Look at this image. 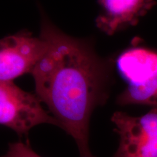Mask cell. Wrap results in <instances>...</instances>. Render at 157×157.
Masks as SVG:
<instances>
[{
	"instance_id": "6",
	"label": "cell",
	"mask_w": 157,
	"mask_h": 157,
	"mask_svg": "<svg viewBox=\"0 0 157 157\" xmlns=\"http://www.w3.org/2000/svg\"><path fill=\"white\" fill-rule=\"evenodd\" d=\"M101 13L96 26L111 36L128 27L135 26L156 5V0H98Z\"/></svg>"
},
{
	"instance_id": "3",
	"label": "cell",
	"mask_w": 157,
	"mask_h": 157,
	"mask_svg": "<svg viewBox=\"0 0 157 157\" xmlns=\"http://www.w3.org/2000/svg\"><path fill=\"white\" fill-rule=\"evenodd\" d=\"M41 103L36 95L24 91L13 82L0 81V124L13 129L20 137L42 124L60 127Z\"/></svg>"
},
{
	"instance_id": "1",
	"label": "cell",
	"mask_w": 157,
	"mask_h": 157,
	"mask_svg": "<svg viewBox=\"0 0 157 157\" xmlns=\"http://www.w3.org/2000/svg\"><path fill=\"white\" fill-rule=\"evenodd\" d=\"M40 36L47 48L31 73L36 95L73 137L79 157H95L90 147V121L94 110L109 98L110 63L91 43L62 32L44 15Z\"/></svg>"
},
{
	"instance_id": "2",
	"label": "cell",
	"mask_w": 157,
	"mask_h": 157,
	"mask_svg": "<svg viewBox=\"0 0 157 157\" xmlns=\"http://www.w3.org/2000/svg\"><path fill=\"white\" fill-rule=\"evenodd\" d=\"M116 65L126 83L117 103L157 108V50L133 44L121 52Z\"/></svg>"
},
{
	"instance_id": "7",
	"label": "cell",
	"mask_w": 157,
	"mask_h": 157,
	"mask_svg": "<svg viewBox=\"0 0 157 157\" xmlns=\"http://www.w3.org/2000/svg\"><path fill=\"white\" fill-rule=\"evenodd\" d=\"M1 157H42L31 148L30 144L19 140L10 143L8 149Z\"/></svg>"
},
{
	"instance_id": "4",
	"label": "cell",
	"mask_w": 157,
	"mask_h": 157,
	"mask_svg": "<svg viewBox=\"0 0 157 157\" xmlns=\"http://www.w3.org/2000/svg\"><path fill=\"white\" fill-rule=\"evenodd\" d=\"M111 121L119 135L112 157H157V108L139 117L117 111Z\"/></svg>"
},
{
	"instance_id": "5",
	"label": "cell",
	"mask_w": 157,
	"mask_h": 157,
	"mask_svg": "<svg viewBox=\"0 0 157 157\" xmlns=\"http://www.w3.org/2000/svg\"><path fill=\"white\" fill-rule=\"evenodd\" d=\"M47 43L28 31H21L0 39V81L13 82L31 73L45 52Z\"/></svg>"
}]
</instances>
